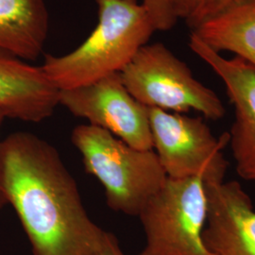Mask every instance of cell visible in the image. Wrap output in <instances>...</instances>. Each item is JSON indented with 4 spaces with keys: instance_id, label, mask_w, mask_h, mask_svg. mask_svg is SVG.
<instances>
[{
    "instance_id": "7a4b0ae2",
    "label": "cell",
    "mask_w": 255,
    "mask_h": 255,
    "mask_svg": "<svg viewBox=\"0 0 255 255\" xmlns=\"http://www.w3.org/2000/svg\"><path fill=\"white\" fill-rule=\"evenodd\" d=\"M99 22L91 34L73 51L46 55L42 65L59 91L120 73L154 32L151 17L137 0H95Z\"/></svg>"
},
{
    "instance_id": "7c38bea8",
    "label": "cell",
    "mask_w": 255,
    "mask_h": 255,
    "mask_svg": "<svg viewBox=\"0 0 255 255\" xmlns=\"http://www.w3.org/2000/svg\"><path fill=\"white\" fill-rule=\"evenodd\" d=\"M192 32L214 50L233 52L255 67V0H235Z\"/></svg>"
},
{
    "instance_id": "52a82bcc",
    "label": "cell",
    "mask_w": 255,
    "mask_h": 255,
    "mask_svg": "<svg viewBox=\"0 0 255 255\" xmlns=\"http://www.w3.org/2000/svg\"><path fill=\"white\" fill-rule=\"evenodd\" d=\"M59 101L75 117L87 119L90 125L109 131L128 145L153 149L147 108L128 91L120 74L62 90Z\"/></svg>"
},
{
    "instance_id": "ba28073f",
    "label": "cell",
    "mask_w": 255,
    "mask_h": 255,
    "mask_svg": "<svg viewBox=\"0 0 255 255\" xmlns=\"http://www.w3.org/2000/svg\"><path fill=\"white\" fill-rule=\"evenodd\" d=\"M189 47L226 87L235 107V121L228 134L237 173L242 179L255 182V67L237 56L224 58L193 32Z\"/></svg>"
},
{
    "instance_id": "4fadbf2b",
    "label": "cell",
    "mask_w": 255,
    "mask_h": 255,
    "mask_svg": "<svg viewBox=\"0 0 255 255\" xmlns=\"http://www.w3.org/2000/svg\"><path fill=\"white\" fill-rule=\"evenodd\" d=\"M156 30H169L178 18L174 11L172 0H143Z\"/></svg>"
},
{
    "instance_id": "2e32d148",
    "label": "cell",
    "mask_w": 255,
    "mask_h": 255,
    "mask_svg": "<svg viewBox=\"0 0 255 255\" xmlns=\"http://www.w3.org/2000/svg\"><path fill=\"white\" fill-rule=\"evenodd\" d=\"M101 255H126L119 246V241L114 235L107 233ZM139 255H142L141 254Z\"/></svg>"
},
{
    "instance_id": "30bf717a",
    "label": "cell",
    "mask_w": 255,
    "mask_h": 255,
    "mask_svg": "<svg viewBox=\"0 0 255 255\" xmlns=\"http://www.w3.org/2000/svg\"><path fill=\"white\" fill-rule=\"evenodd\" d=\"M59 95L42 66L0 51V110L7 119L40 123L60 105Z\"/></svg>"
},
{
    "instance_id": "6da1fadb",
    "label": "cell",
    "mask_w": 255,
    "mask_h": 255,
    "mask_svg": "<svg viewBox=\"0 0 255 255\" xmlns=\"http://www.w3.org/2000/svg\"><path fill=\"white\" fill-rule=\"evenodd\" d=\"M0 190L18 217L33 255H101L107 232L83 206L54 146L29 132L0 141Z\"/></svg>"
},
{
    "instance_id": "e0dca14e",
    "label": "cell",
    "mask_w": 255,
    "mask_h": 255,
    "mask_svg": "<svg viewBox=\"0 0 255 255\" xmlns=\"http://www.w3.org/2000/svg\"><path fill=\"white\" fill-rule=\"evenodd\" d=\"M6 119H7V118H6L5 114L0 110V128H1V126H2V124H3V122H4V120ZM7 204H8V203H7V201H6V199L4 198L2 192L0 190V211L3 209V207H4L5 205H7Z\"/></svg>"
},
{
    "instance_id": "277c9868",
    "label": "cell",
    "mask_w": 255,
    "mask_h": 255,
    "mask_svg": "<svg viewBox=\"0 0 255 255\" xmlns=\"http://www.w3.org/2000/svg\"><path fill=\"white\" fill-rule=\"evenodd\" d=\"M119 74L128 91L146 108L179 114L196 111L212 120L225 116L219 96L164 44L141 47Z\"/></svg>"
},
{
    "instance_id": "9c48e42d",
    "label": "cell",
    "mask_w": 255,
    "mask_h": 255,
    "mask_svg": "<svg viewBox=\"0 0 255 255\" xmlns=\"http://www.w3.org/2000/svg\"><path fill=\"white\" fill-rule=\"evenodd\" d=\"M203 242L210 255H255V210L237 181L205 184Z\"/></svg>"
},
{
    "instance_id": "3957f363",
    "label": "cell",
    "mask_w": 255,
    "mask_h": 255,
    "mask_svg": "<svg viewBox=\"0 0 255 255\" xmlns=\"http://www.w3.org/2000/svg\"><path fill=\"white\" fill-rule=\"evenodd\" d=\"M88 174L103 185L110 208L138 217L167 179L153 149H138L109 131L90 124L71 134Z\"/></svg>"
},
{
    "instance_id": "5bb4252c",
    "label": "cell",
    "mask_w": 255,
    "mask_h": 255,
    "mask_svg": "<svg viewBox=\"0 0 255 255\" xmlns=\"http://www.w3.org/2000/svg\"><path fill=\"white\" fill-rule=\"evenodd\" d=\"M235 0H200L197 9H195L189 18L186 19V22L193 29L204 20L226 9Z\"/></svg>"
},
{
    "instance_id": "8992f818",
    "label": "cell",
    "mask_w": 255,
    "mask_h": 255,
    "mask_svg": "<svg viewBox=\"0 0 255 255\" xmlns=\"http://www.w3.org/2000/svg\"><path fill=\"white\" fill-rule=\"evenodd\" d=\"M153 150L168 178L225 181L229 163L223 149L228 132L216 136L201 118L147 108Z\"/></svg>"
},
{
    "instance_id": "5b68a950",
    "label": "cell",
    "mask_w": 255,
    "mask_h": 255,
    "mask_svg": "<svg viewBox=\"0 0 255 255\" xmlns=\"http://www.w3.org/2000/svg\"><path fill=\"white\" fill-rule=\"evenodd\" d=\"M146 236L142 255H210L203 242L207 193L201 178H168L139 216Z\"/></svg>"
},
{
    "instance_id": "8fae6325",
    "label": "cell",
    "mask_w": 255,
    "mask_h": 255,
    "mask_svg": "<svg viewBox=\"0 0 255 255\" xmlns=\"http://www.w3.org/2000/svg\"><path fill=\"white\" fill-rule=\"evenodd\" d=\"M49 30L44 0H0V51L25 62L42 54Z\"/></svg>"
},
{
    "instance_id": "9a60e30c",
    "label": "cell",
    "mask_w": 255,
    "mask_h": 255,
    "mask_svg": "<svg viewBox=\"0 0 255 255\" xmlns=\"http://www.w3.org/2000/svg\"><path fill=\"white\" fill-rule=\"evenodd\" d=\"M200 0H172L174 11L177 18L188 19L197 9Z\"/></svg>"
}]
</instances>
